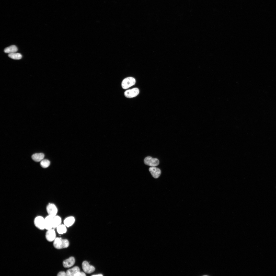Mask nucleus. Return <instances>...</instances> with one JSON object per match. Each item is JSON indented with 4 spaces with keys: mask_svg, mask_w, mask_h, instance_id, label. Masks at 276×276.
Segmentation results:
<instances>
[{
    "mask_svg": "<svg viewBox=\"0 0 276 276\" xmlns=\"http://www.w3.org/2000/svg\"><path fill=\"white\" fill-rule=\"evenodd\" d=\"M68 240L62 238L56 237L53 241V246L56 249H60L67 248L69 245Z\"/></svg>",
    "mask_w": 276,
    "mask_h": 276,
    "instance_id": "f257e3e1",
    "label": "nucleus"
},
{
    "mask_svg": "<svg viewBox=\"0 0 276 276\" xmlns=\"http://www.w3.org/2000/svg\"><path fill=\"white\" fill-rule=\"evenodd\" d=\"M34 223L35 226L40 230L45 229L44 224V218L41 216H36L34 220Z\"/></svg>",
    "mask_w": 276,
    "mask_h": 276,
    "instance_id": "f03ea898",
    "label": "nucleus"
},
{
    "mask_svg": "<svg viewBox=\"0 0 276 276\" xmlns=\"http://www.w3.org/2000/svg\"><path fill=\"white\" fill-rule=\"evenodd\" d=\"M135 82V80L134 78L131 77L126 78L122 82V87L124 89H127L134 85Z\"/></svg>",
    "mask_w": 276,
    "mask_h": 276,
    "instance_id": "7ed1b4c3",
    "label": "nucleus"
},
{
    "mask_svg": "<svg viewBox=\"0 0 276 276\" xmlns=\"http://www.w3.org/2000/svg\"><path fill=\"white\" fill-rule=\"evenodd\" d=\"M46 210L48 215L54 217L57 215L58 210L55 205L52 203H49L47 205Z\"/></svg>",
    "mask_w": 276,
    "mask_h": 276,
    "instance_id": "20e7f679",
    "label": "nucleus"
},
{
    "mask_svg": "<svg viewBox=\"0 0 276 276\" xmlns=\"http://www.w3.org/2000/svg\"><path fill=\"white\" fill-rule=\"evenodd\" d=\"M82 267L84 272L88 274L93 273L95 270V268L94 266L90 264L86 260L82 262Z\"/></svg>",
    "mask_w": 276,
    "mask_h": 276,
    "instance_id": "39448f33",
    "label": "nucleus"
},
{
    "mask_svg": "<svg viewBox=\"0 0 276 276\" xmlns=\"http://www.w3.org/2000/svg\"><path fill=\"white\" fill-rule=\"evenodd\" d=\"M144 162L145 165L151 166L155 167L158 165L159 164V161L157 159L153 158L149 156L146 157L144 159Z\"/></svg>",
    "mask_w": 276,
    "mask_h": 276,
    "instance_id": "423d86ee",
    "label": "nucleus"
},
{
    "mask_svg": "<svg viewBox=\"0 0 276 276\" xmlns=\"http://www.w3.org/2000/svg\"><path fill=\"white\" fill-rule=\"evenodd\" d=\"M54 229L47 230L45 234V238L48 241H53L56 238V232Z\"/></svg>",
    "mask_w": 276,
    "mask_h": 276,
    "instance_id": "0eeeda50",
    "label": "nucleus"
},
{
    "mask_svg": "<svg viewBox=\"0 0 276 276\" xmlns=\"http://www.w3.org/2000/svg\"><path fill=\"white\" fill-rule=\"evenodd\" d=\"M53 217L48 215L44 218L45 229L48 230L53 228Z\"/></svg>",
    "mask_w": 276,
    "mask_h": 276,
    "instance_id": "6e6552de",
    "label": "nucleus"
},
{
    "mask_svg": "<svg viewBox=\"0 0 276 276\" xmlns=\"http://www.w3.org/2000/svg\"><path fill=\"white\" fill-rule=\"evenodd\" d=\"M139 92V89L136 88L127 90L124 93L125 96L128 98H132L137 95Z\"/></svg>",
    "mask_w": 276,
    "mask_h": 276,
    "instance_id": "1a4fd4ad",
    "label": "nucleus"
},
{
    "mask_svg": "<svg viewBox=\"0 0 276 276\" xmlns=\"http://www.w3.org/2000/svg\"><path fill=\"white\" fill-rule=\"evenodd\" d=\"M75 261V258L73 256H71L63 261V265L65 268H70L74 265Z\"/></svg>",
    "mask_w": 276,
    "mask_h": 276,
    "instance_id": "9d476101",
    "label": "nucleus"
},
{
    "mask_svg": "<svg viewBox=\"0 0 276 276\" xmlns=\"http://www.w3.org/2000/svg\"><path fill=\"white\" fill-rule=\"evenodd\" d=\"M149 170L152 176L155 178H158L161 174L160 169L155 167H150L149 169Z\"/></svg>",
    "mask_w": 276,
    "mask_h": 276,
    "instance_id": "9b49d317",
    "label": "nucleus"
},
{
    "mask_svg": "<svg viewBox=\"0 0 276 276\" xmlns=\"http://www.w3.org/2000/svg\"><path fill=\"white\" fill-rule=\"evenodd\" d=\"M80 271L79 268L77 266H75L67 270L66 272V275L67 276H75Z\"/></svg>",
    "mask_w": 276,
    "mask_h": 276,
    "instance_id": "f8f14e48",
    "label": "nucleus"
},
{
    "mask_svg": "<svg viewBox=\"0 0 276 276\" xmlns=\"http://www.w3.org/2000/svg\"><path fill=\"white\" fill-rule=\"evenodd\" d=\"M75 218L72 216L67 217L64 221V224L67 227H70L72 226L75 222Z\"/></svg>",
    "mask_w": 276,
    "mask_h": 276,
    "instance_id": "ddd939ff",
    "label": "nucleus"
},
{
    "mask_svg": "<svg viewBox=\"0 0 276 276\" xmlns=\"http://www.w3.org/2000/svg\"><path fill=\"white\" fill-rule=\"evenodd\" d=\"M44 155L42 153H36L33 154L32 156L33 160L36 162L41 161L44 158Z\"/></svg>",
    "mask_w": 276,
    "mask_h": 276,
    "instance_id": "4468645a",
    "label": "nucleus"
},
{
    "mask_svg": "<svg viewBox=\"0 0 276 276\" xmlns=\"http://www.w3.org/2000/svg\"><path fill=\"white\" fill-rule=\"evenodd\" d=\"M61 218L59 216L56 215L54 217L53 228H56L57 227L61 224Z\"/></svg>",
    "mask_w": 276,
    "mask_h": 276,
    "instance_id": "2eb2a0df",
    "label": "nucleus"
},
{
    "mask_svg": "<svg viewBox=\"0 0 276 276\" xmlns=\"http://www.w3.org/2000/svg\"><path fill=\"white\" fill-rule=\"evenodd\" d=\"M56 228L57 233L60 234H65L67 232L66 226L64 224H61Z\"/></svg>",
    "mask_w": 276,
    "mask_h": 276,
    "instance_id": "dca6fc26",
    "label": "nucleus"
},
{
    "mask_svg": "<svg viewBox=\"0 0 276 276\" xmlns=\"http://www.w3.org/2000/svg\"><path fill=\"white\" fill-rule=\"evenodd\" d=\"M18 50L17 47L14 45H12L7 47L4 50V52L5 53H10L16 52Z\"/></svg>",
    "mask_w": 276,
    "mask_h": 276,
    "instance_id": "f3484780",
    "label": "nucleus"
},
{
    "mask_svg": "<svg viewBox=\"0 0 276 276\" xmlns=\"http://www.w3.org/2000/svg\"><path fill=\"white\" fill-rule=\"evenodd\" d=\"M8 56L10 58L15 60H19L21 59L22 57L21 55L19 53L14 52L9 53Z\"/></svg>",
    "mask_w": 276,
    "mask_h": 276,
    "instance_id": "a211bd4d",
    "label": "nucleus"
},
{
    "mask_svg": "<svg viewBox=\"0 0 276 276\" xmlns=\"http://www.w3.org/2000/svg\"><path fill=\"white\" fill-rule=\"evenodd\" d=\"M50 162L47 159H43L40 162L41 166L43 168H45L48 167L50 165Z\"/></svg>",
    "mask_w": 276,
    "mask_h": 276,
    "instance_id": "6ab92c4d",
    "label": "nucleus"
},
{
    "mask_svg": "<svg viewBox=\"0 0 276 276\" xmlns=\"http://www.w3.org/2000/svg\"><path fill=\"white\" fill-rule=\"evenodd\" d=\"M86 275L85 272L80 271L77 273L75 276H85Z\"/></svg>",
    "mask_w": 276,
    "mask_h": 276,
    "instance_id": "aec40b11",
    "label": "nucleus"
},
{
    "mask_svg": "<svg viewBox=\"0 0 276 276\" xmlns=\"http://www.w3.org/2000/svg\"><path fill=\"white\" fill-rule=\"evenodd\" d=\"M58 276H65L66 275V272L64 271H62L59 272L57 275Z\"/></svg>",
    "mask_w": 276,
    "mask_h": 276,
    "instance_id": "412c9836",
    "label": "nucleus"
},
{
    "mask_svg": "<svg viewBox=\"0 0 276 276\" xmlns=\"http://www.w3.org/2000/svg\"><path fill=\"white\" fill-rule=\"evenodd\" d=\"M102 275H102L101 274H95V275H92V276H102Z\"/></svg>",
    "mask_w": 276,
    "mask_h": 276,
    "instance_id": "4be33fe9",
    "label": "nucleus"
}]
</instances>
